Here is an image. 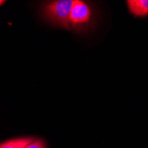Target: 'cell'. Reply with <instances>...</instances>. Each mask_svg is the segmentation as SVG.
I'll return each mask as SVG.
<instances>
[{"instance_id": "cell-1", "label": "cell", "mask_w": 148, "mask_h": 148, "mask_svg": "<svg viewBox=\"0 0 148 148\" xmlns=\"http://www.w3.org/2000/svg\"><path fill=\"white\" fill-rule=\"evenodd\" d=\"M74 0H56L44 5V17L51 24L70 29V12Z\"/></svg>"}, {"instance_id": "cell-2", "label": "cell", "mask_w": 148, "mask_h": 148, "mask_svg": "<svg viewBox=\"0 0 148 148\" xmlns=\"http://www.w3.org/2000/svg\"><path fill=\"white\" fill-rule=\"evenodd\" d=\"M91 18L90 5L81 0H74L70 12V25L74 28L87 24Z\"/></svg>"}, {"instance_id": "cell-3", "label": "cell", "mask_w": 148, "mask_h": 148, "mask_svg": "<svg viewBox=\"0 0 148 148\" xmlns=\"http://www.w3.org/2000/svg\"><path fill=\"white\" fill-rule=\"evenodd\" d=\"M126 3L133 16L139 18L148 16V0H128Z\"/></svg>"}, {"instance_id": "cell-4", "label": "cell", "mask_w": 148, "mask_h": 148, "mask_svg": "<svg viewBox=\"0 0 148 148\" xmlns=\"http://www.w3.org/2000/svg\"><path fill=\"white\" fill-rule=\"evenodd\" d=\"M35 138H18L10 139L0 144V148H25L28 145L31 144Z\"/></svg>"}, {"instance_id": "cell-5", "label": "cell", "mask_w": 148, "mask_h": 148, "mask_svg": "<svg viewBox=\"0 0 148 148\" xmlns=\"http://www.w3.org/2000/svg\"><path fill=\"white\" fill-rule=\"evenodd\" d=\"M25 148H46L45 143L42 139H35L31 144L28 145Z\"/></svg>"}, {"instance_id": "cell-6", "label": "cell", "mask_w": 148, "mask_h": 148, "mask_svg": "<svg viewBox=\"0 0 148 148\" xmlns=\"http://www.w3.org/2000/svg\"><path fill=\"white\" fill-rule=\"evenodd\" d=\"M4 3H5V1H3V0H0V5H3Z\"/></svg>"}]
</instances>
